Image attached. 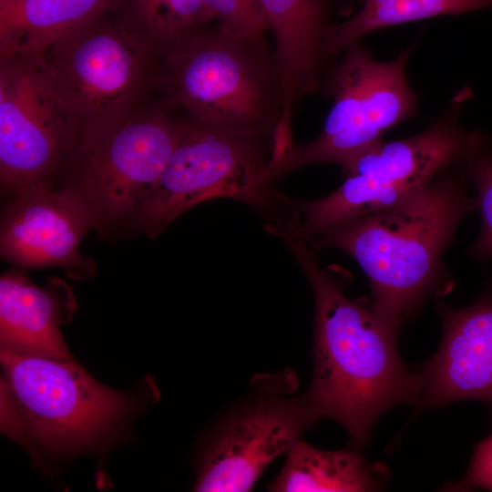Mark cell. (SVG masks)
I'll return each instance as SVG.
<instances>
[{"label": "cell", "mask_w": 492, "mask_h": 492, "mask_svg": "<svg viewBox=\"0 0 492 492\" xmlns=\"http://www.w3.org/2000/svg\"><path fill=\"white\" fill-rule=\"evenodd\" d=\"M280 239L306 274L315 303L314 372L304 394L320 417L339 423L362 448L381 415L420 395L419 374L398 354L402 323L350 300L308 241Z\"/></svg>", "instance_id": "obj_1"}, {"label": "cell", "mask_w": 492, "mask_h": 492, "mask_svg": "<svg viewBox=\"0 0 492 492\" xmlns=\"http://www.w3.org/2000/svg\"><path fill=\"white\" fill-rule=\"evenodd\" d=\"M459 165L394 206L330 227L308 241L351 255L366 274L371 307L401 323L452 284L443 255L460 221L477 210Z\"/></svg>", "instance_id": "obj_2"}, {"label": "cell", "mask_w": 492, "mask_h": 492, "mask_svg": "<svg viewBox=\"0 0 492 492\" xmlns=\"http://www.w3.org/2000/svg\"><path fill=\"white\" fill-rule=\"evenodd\" d=\"M273 132L180 119L176 145L135 219L153 239L193 206L215 198L242 202L267 224L294 220L292 199L275 189L271 166Z\"/></svg>", "instance_id": "obj_3"}, {"label": "cell", "mask_w": 492, "mask_h": 492, "mask_svg": "<svg viewBox=\"0 0 492 492\" xmlns=\"http://www.w3.org/2000/svg\"><path fill=\"white\" fill-rule=\"evenodd\" d=\"M1 430L51 455L83 450L107 439L135 407L74 359L1 350Z\"/></svg>", "instance_id": "obj_4"}, {"label": "cell", "mask_w": 492, "mask_h": 492, "mask_svg": "<svg viewBox=\"0 0 492 492\" xmlns=\"http://www.w3.org/2000/svg\"><path fill=\"white\" fill-rule=\"evenodd\" d=\"M158 83L165 105L200 122L251 127L275 133L283 113L282 88L273 56L201 27L164 47Z\"/></svg>", "instance_id": "obj_5"}, {"label": "cell", "mask_w": 492, "mask_h": 492, "mask_svg": "<svg viewBox=\"0 0 492 492\" xmlns=\"http://www.w3.org/2000/svg\"><path fill=\"white\" fill-rule=\"evenodd\" d=\"M104 14L40 51L58 106L77 129L76 154L133 111L158 59L123 19L106 21Z\"/></svg>", "instance_id": "obj_6"}, {"label": "cell", "mask_w": 492, "mask_h": 492, "mask_svg": "<svg viewBox=\"0 0 492 492\" xmlns=\"http://www.w3.org/2000/svg\"><path fill=\"white\" fill-rule=\"evenodd\" d=\"M460 90L446 110L425 130L397 140H379L345 169L346 179L333 193L311 200L310 218L327 229L356 217L398 204L425 189L444 169L462 163L489 140L460 125Z\"/></svg>", "instance_id": "obj_7"}, {"label": "cell", "mask_w": 492, "mask_h": 492, "mask_svg": "<svg viewBox=\"0 0 492 492\" xmlns=\"http://www.w3.org/2000/svg\"><path fill=\"white\" fill-rule=\"evenodd\" d=\"M292 371L258 374L250 390L214 425L202 450L194 488L249 491L265 467L321 418Z\"/></svg>", "instance_id": "obj_8"}, {"label": "cell", "mask_w": 492, "mask_h": 492, "mask_svg": "<svg viewBox=\"0 0 492 492\" xmlns=\"http://www.w3.org/2000/svg\"><path fill=\"white\" fill-rule=\"evenodd\" d=\"M77 149V129L58 106L40 52L1 56L2 194L11 199L51 187L58 167Z\"/></svg>", "instance_id": "obj_9"}, {"label": "cell", "mask_w": 492, "mask_h": 492, "mask_svg": "<svg viewBox=\"0 0 492 492\" xmlns=\"http://www.w3.org/2000/svg\"><path fill=\"white\" fill-rule=\"evenodd\" d=\"M169 107L134 111L87 141L75 158L80 172L72 188L88 209L95 226L136 217L176 145L180 119Z\"/></svg>", "instance_id": "obj_10"}, {"label": "cell", "mask_w": 492, "mask_h": 492, "mask_svg": "<svg viewBox=\"0 0 492 492\" xmlns=\"http://www.w3.org/2000/svg\"><path fill=\"white\" fill-rule=\"evenodd\" d=\"M94 220L70 188L40 186L11 198L1 222L4 258L26 269L59 266L73 278L91 275L92 260L79 245Z\"/></svg>", "instance_id": "obj_11"}, {"label": "cell", "mask_w": 492, "mask_h": 492, "mask_svg": "<svg viewBox=\"0 0 492 492\" xmlns=\"http://www.w3.org/2000/svg\"><path fill=\"white\" fill-rule=\"evenodd\" d=\"M443 337L436 354L419 374V408L462 400L485 403L492 411V284L487 281L470 305L452 308L439 302Z\"/></svg>", "instance_id": "obj_12"}, {"label": "cell", "mask_w": 492, "mask_h": 492, "mask_svg": "<svg viewBox=\"0 0 492 492\" xmlns=\"http://www.w3.org/2000/svg\"><path fill=\"white\" fill-rule=\"evenodd\" d=\"M413 47L390 61H377L362 99L339 134L325 139L291 145L272 166L273 179L319 163L345 169L355 158L382 139L384 132L417 113V97L405 68Z\"/></svg>", "instance_id": "obj_13"}, {"label": "cell", "mask_w": 492, "mask_h": 492, "mask_svg": "<svg viewBox=\"0 0 492 492\" xmlns=\"http://www.w3.org/2000/svg\"><path fill=\"white\" fill-rule=\"evenodd\" d=\"M74 307V298L62 282L42 289L16 272L4 273L0 279L1 350L73 359L59 325L70 319Z\"/></svg>", "instance_id": "obj_14"}, {"label": "cell", "mask_w": 492, "mask_h": 492, "mask_svg": "<svg viewBox=\"0 0 492 492\" xmlns=\"http://www.w3.org/2000/svg\"><path fill=\"white\" fill-rule=\"evenodd\" d=\"M268 31L275 41L282 88L283 116L292 118L297 98L322 85L325 26L321 0H261Z\"/></svg>", "instance_id": "obj_15"}, {"label": "cell", "mask_w": 492, "mask_h": 492, "mask_svg": "<svg viewBox=\"0 0 492 492\" xmlns=\"http://www.w3.org/2000/svg\"><path fill=\"white\" fill-rule=\"evenodd\" d=\"M118 0H0V53H36L93 21Z\"/></svg>", "instance_id": "obj_16"}, {"label": "cell", "mask_w": 492, "mask_h": 492, "mask_svg": "<svg viewBox=\"0 0 492 492\" xmlns=\"http://www.w3.org/2000/svg\"><path fill=\"white\" fill-rule=\"evenodd\" d=\"M354 446L327 451L298 440L287 452L285 464L270 485L279 492L375 491L385 477V468L370 464Z\"/></svg>", "instance_id": "obj_17"}, {"label": "cell", "mask_w": 492, "mask_h": 492, "mask_svg": "<svg viewBox=\"0 0 492 492\" xmlns=\"http://www.w3.org/2000/svg\"><path fill=\"white\" fill-rule=\"evenodd\" d=\"M486 7H492V0H364L351 18L327 26L323 50L336 55L382 28Z\"/></svg>", "instance_id": "obj_18"}, {"label": "cell", "mask_w": 492, "mask_h": 492, "mask_svg": "<svg viewBox=\"0 0 492 492\" xmlns=\"http://www.w3.org/2000/svg\"><path fill=\"white\" fill-rule=\"evenodd\" d=\"M123 20L158 55L214 19L205 0H118Z\"/></svg>", "instance_id": "obj_19"}, {"label": "cell", "mask_w": 492, "mask_h": 492, "mask_svg": "<svg viewBox=\"0 0 492 492\" xmlns=\"http://www.w3.org/2000/svg\"><path fill=\"white\" fill-rule=\"evenodd\" d=\"M460 168L476 190L480 213V231L469 248V254L480 261L492 260V148L489 140L472 152Z\"/></svg>", "instance_id": "obj_20"}, {"label": "cell", "mask_w": 492, "mask_h": 492, "mask_svg": "<svg viewBox=\"0 0 492 492\" xmlns=\"http://www.w3.org/2000/svg\"><path fill=\"white\" fill-rule=\"evenodd\" d=\"M219 22V30L236 37L259 52L270 54L265 41L268 31L261 0H205Z\"/></svg>", "instance_id": "obj_21"}, {"label": "cell", "mask_w": 492, "mask_h": 492, "mask_svg": "<svg viewBox=\"0 0 492 492\" xmlns=\"http://www.w3.org/2000/svg\"><path fill=\"white\" fill-rule=\"evenodd\" d=\"M446 488L456 491L477 488L492 491V433L475 446L465 477Z\"/></svg>", "instance_id": "obj_22"}]
</instances>
